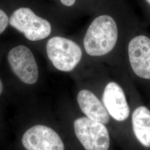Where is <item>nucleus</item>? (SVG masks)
Instances as JSON below:
<instances>
[{"label":"nucleus","instance_id":"f257e3e1","mask_svg":"<svg viewBox=\"0 0 150 150\" xmlns=\"http://www.w3.org/2000/svg\"><path fill=\"white\" fill-rule=\"evenodd\" d=\"M117 38V26L112 17L108 15L98 16L87 29L83 40L84 47L90 56H103L112 51Z\"/></svg>","mask_w":150,"mask_h":150},{"label":"nucleus","instance_id":"f03ea898","mask_svg":"<svg viewBox=\"0 0 150 150\" xmlns=\"http://www.w3.org/2000/svg\"><path fill=\"white\" fill-rule=\"evenodd\" d=\"M46 51L54 67L64 72L74 70L82 55L80 47L77 43L59 36H54L48 40Z\"/></svg>","mask_w":150,"mask_h":150},{"label":"nucleus","instance_id":"7ed1b4c3","mask_svg":"<svg viewBox=\"0 0 150 150\" xmlns=\"http://www.w3.org/2000/svg\"><path fill=\"white\" fill-rule=\"evenodd\" d=\"M9 23L12 27L32 41L47 38L51 32L50 22L36 15L27 7H21L14 11L10 17Z\"/></svg>","mask_w":150,"mask_h":150},{"label":"nucleus","instance_id":"20e7f679","mask_svg":"<svg viewBox=\"0 0 150 150\" xmlns=\"http://www.w3.org/2000/svg\"><path fill=\"white\" fill-rule=\"evenodd\" d=\"M75 134L86 150H108L110 139L106 127L88 117L74 122Z\"/></svg>","mask_w":150,"mask_h":150},{"label":"nucleus","instance_id":"39448f33","mask_svg":"<svg viewBox=\"0 0 150 150\" xmlns=\"http://www.w3.org/2000/svg\"><path fill=\"white\" fill-rule=\"evenodd\" d=\"M11 69L16 76L28 85H33L38 79V68L32 51L24 45L12 48L7 55Z\"/></svg>","mask_w":150,"mask_h":150},{"label":"nucleus","instance_id":"423d86ee","mask_svg":"<svg viewBox=\"0 0 150 150\" xmlns=\"http://www.w3.org/2000/svg\"><path fill=\"white\" fill-rule=\"evenodd\" d=\"M27 150H64L63 141L53 129L44 125H36L27 129L22 138Z\"/></svg>","mask_w":150,"mask_h":150},{"label":"nucleus","instance_id":"0eeeda50","mask_svg":"<svg viewBox=\"0 0 150 150\" xmlns=\"http://www.w3.org/2000/svg\"><path fill=\"white\" fill-rule=\"evenodd\" d=\"M129 61L134 74L150 80V38L139 35L132 38L128 47Z\"/></svg>","mask_w":150,"mask_h":150},{"label":"nucleus","instance_id":"6e6552de","mask_svg":"<svg viewBox=\"0 0 150 150\" xmlns=\"http://www.w3.org/2000/svg\"><path fill=\"white\" fill-rule=\"evenodd\" d=\"M102 101L108 113L117 121L128 118L130 110L122 88L111 82L107 84L103 93Z\"/></svg>","mask_w":150,"mask_h":150},{"label":"nucleus","instance_id":"1a4fd4ad","mask_svg":"<svg viewBox=\"0 0 150 150\" xmlns=\"http://www.w3.org/2000/svg\"><path fill=\"white\" fill-rule=\"evenodd\" d=\"M77 99L81 110L88 118L104 125L109 122L107 110L93 93L82 90L79 92Z\"/></svg>","mask_w":150,"mask_h":150},{"label":"nucleus","instance_id":"9d476101","mask_svg":"<svg viewBox=\"0 0 150 150\" xmlns=\"http://www.w3.org/2000/svg\"><path fill=\"white\" fill-rule=\"evenodd\" d=\"M132 128L139 143L146 147H150V111L147 107H137L132 115Z\"/></svg>","mask_w":150,"mask_h":150},{"label":"nucleus","instance_id":"9b49d317","mask_svg":"<svg viewBox=\"0 0 150 150\" xmlns=\"http://www.w3.org/2000/svg\"><path fill=\"white\" fill-rule=\"evenodd\" d=\"M8 17L5 12L0 9V35L4 32L8 24Z\"/></svg>","mask_w":150,"mask_h":150},{"label":"nucleus","instance_id":"f8f14e48","mask_svg":"<svg viewBox=\"0 0 150 150\" xmlns=\"http://www.w3.org/2000/svg\"><path fill=\"white\" fill-rule=\"evenodd\" d=\"M61 3L64 6L70 7L74 5L76 2V0H60Z\"/></svg>","mask_w":150,"mask_h":150},{"label":"nucleus","instance_id":"ddd939ff","mask_svg":"<svg viewBox=\"0 0 150 150\" xmlns=\"http://www.w3.org/2000/svg\"><path fill=\"white\" fill-rule=\"evenodd\" d=\"M3 88H4V87H3L2 82L1 80H0V95H1V94L2 93V92L3 91Z\"/></svg>","mask_w":150,"mask_h":150},{"label":"nucleus","instance_id":"4468645a","mask_svg":"<svg viewBox=\"0 0 150 150\" xmlns=\"http://www.w3.org/2000/svg\"><path fill=\"white\" fill-rule=\"evenodd\" d=\"M146 1H147V2H149V3L150 4V0H146Z\"/></svg>","mask_w":150,"mask_h":150}]
</instances>
